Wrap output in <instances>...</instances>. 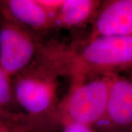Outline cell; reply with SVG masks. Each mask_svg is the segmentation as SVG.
<instances>
[{"instance_id": "1", "label": "cell", "mask_w": 132, "mask_h": 132, "mask_svg": "<svg viewBox=\"0 0 132 132\" xmlns=\"http://www.w3.org/2000/svg\"><path fill=\"white\" fill-rule=\"evenodd\" d=\"M39 62L71 82L118 74L132 68V36L98 37L71 43L41 42Z\"/></svg>"}, {"instance_id": "2", "label": "cell", "mask_w": 132, "mask_h": 132, "mask_svg": "<svg viewBox=\"0 0 132 132\" xmlns=\"http://www.w3.org/2000/svg\"><path fill=\"white\" fill-rule=\"evenodd\" d=\"M112 76L71 82V87L56 108L62 126L78 123L92 127L104 116Z\"/></svg>"}, {"instance_id": "3", "label": "cell", "mask_w": 132, "mask_h": 132, "mask_svg": "<svg viewBox=\"0 0 132 132\" xmlns=\"http://www.w3.org/2000/svg\"><path fill=\"white\" fill-rule=\"evenodd\" d=\"M59 77L35 60L14 76L12 82L17 104L32 115L55 112Z\"/></svg>"}, {"instance_id": "4", "label": "cell", "mask_w": 132, "mask_h": 132, "mask_svg": "<svg viewBox=\"0 0 132 132\" xmlns=\"http://www.w3.org/2000/svg\"><path fill=\"white\" fill-rule=\"evenodd\" d=\"M41 42L33 30L2 14L0 66L10 78L32 62Z\"/></svg>"}, {"instance_id": "5", "label": "cell", "mask_w": 132, "mask_h": 132, "mask_svg": "<svg viewBox=\"0 0 132 132\" xmlns=\"http://www.w3.org/2000/svg\"><path fill=\"white\" fill-rule=\"evenodd\" d=\"M95 127L101 131L132 129L131 81L112 75L106 110Z\"/></svg>"}, {"instance_id": "6", "label": "cell", "mask_w": 132, "mask_h": 132, "mask_svg": "<svg viewBox=\"0 0 132 132\" xmlns=\"http://www.w3.org/2000/svg\"><path fill=\"white\" fill-rule=\"evenodd\" d=\"M91 23L90 39L132 36V0L101 2Z\"/></svg>"}, {"instance_id": "7", "label": "cell", "mask_w": 132, "mask_h": 132, "mask_svg": "<svg viewBox=\"0 0 132 132\" xmlns=\"http://www.w3.org/2000/svg\"><path fill=\"white\" fill-rule=\"evenodd\" d=\"M2 14L32 30L54 28L55 16L49 13L38 0H6L1 2Z\"/></svg>"}, {"instance_id": "8", "label": "cell", "mask_w": 132, "mask_h": 132, "mask_svg": "<svg viewBox=\"0 0 132 132\" xmlns=\"http://www.w3.org/2000/svg\"><path fill=\"white\" fill-rule=\"evenodd\" d=\"M101 4L98 0H64L55 15L54 28H77L92 22Z\"/></svg>"}, {"instance_id": "9", "label": "cell", "mask_w": 132, "mask_h": 132, "mask_svg": "<svg viewBox=\"0 0 132 132\" xmlns=\"http://www.w3.org/2000/svg\"><path fill=\"white\" fill-rule=\"evenodd\" d=\"M61 128L53 114H29L19 120H0V132H57Z\"/></svg>"}, {"instance_id": "10", "label": "cell", "mask_w": 132, "mask_h": 132, "mask_svg": "<svg viewBox=\"0 0 132 132\" xmlns=\"http://www.w3.org/2000/svg\"><path fill=\"white\" fill-rule=\"evenodd\" d=\"M16 105L11 78L0 66V106L7 110L15 112L13 109Z\"/></svg>"}, {"instance_id": "11", "label": "cell", "mask_w": 132, "mask_h": 132, "mask_svg": "<svg viewBox=\"0 0 132 132\" xmlns=\"http://www.w3.org/2000/svg\"><path fill=\"white\" fill-rule=\"evenodd\" d=\"M63 2L64 0H38V2L54 16L60 10Z\"/></svg>"}, {"instance_id": "12", "label": "cell", "mask_w": 132, "mask_h": 132, "mask_svg": "<svg viewBox=\"0 0 132 132\" xmlns=\"http://www.w3.org/2000/svg\"><path fill=\"white\" fill-rule=\"evenodd\" d=\"M29 115L27 113H21L17 112H12L3 108L0 106V120H19L26 118Z\"/></svg>"}, {"instance_id": "13", "label": "cell", "mask_w": 132, "mask_h": 132, "mask_svg": "<svg viewBox=\"0 0 132 132\" xmlns=\"http://www.w3.org/2000/svg\"><path fill=\"white\" fill-rule=\"evenodd\" d=\"M62 132H96L94 128L78 123H68L62 126Z\"/></svg>"}, {"instance_id": "14", "label": "cell", "mask_w": 132, "mask_h": 132, "mask_svg": "<svg viewBox=\"0 0 132 132\" xmlns=\"http://www.w3.org/2000/svg\"><path fill=\"white\" fill-rule=\"evenodd\" d=\"M101 132H132V129H127V130H114V131H107Z\"/></svg>"}]
</instances>
